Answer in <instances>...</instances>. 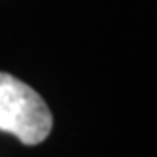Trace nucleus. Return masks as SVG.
<instances>
[{
    "instance_id": "f257e3e1",
    "label": "nucleus",
    "mask_w": 157,
    "mask_h": 157,
    "mask_svg": "<svg viewBox=\"0 0 157 157\" xmlns=\"http://www.w3.org/2000/svg\"><path fill=\"white\" fill-rule=\"evenodd\" d=\"M51 127L53 117L44 98L15 76L0 72V131L36 146L49 136Z\"/></svg>"
}]
</instances>
